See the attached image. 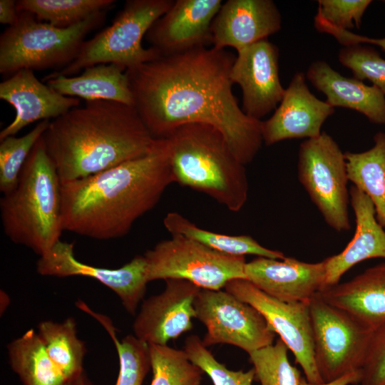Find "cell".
<instances>
[{
  "label": "cell",
  "instance_id": "7402d4cb",
  "mask_svg": "<svg viewBox=\"0 0 385 385\" xmlns=\"http://www.w3.org/2000/svg\"><path fill=\"white\" fill-rule=\"evenodd\" d=\"M306 78L327 98L332 107L356 111L373 123L385 124V94L375 86H368L354 77L344 76L324 61L313 62Z\"/></svg>",
  "mask_w": 385,
  "mask_h": 385
},
{
  "label": "cell",
  "instance_id": "ac0fdd59",
  "mask_svg": "<svg viewBox=\"0 0 385 385\" xmlns=\"http://www.w3.org/2000/svg\"><path fill=\"white\" fill-rule=\"evenodd\" d=\"M246 278L267 294L283 302H309L326 288L325 263L292 257H257L245 267Z\"/></svg>",
  "mask_w": 385,
  "mask_h": 385
},
{
  "label": "cell",
  "instance_id": "603a6c76",
  "mask_svg": "<svg viewBox=\"0 0 385 385\" xmlns=\"http://www.w3.org/2000/svg\"><path fill=\"white\" fill-rule=\"evenodd\" d=\"M319 295L374 330L385 322V262L351 280L327 287Z\"/></svg>",
  "mask_w": 385,
  "mask_h": 385
},
{
  "label": "cell",
  "instance_id": "e0dca14e",
  "mask_svg": "<svg viewBox=\"0 0 385 385\" xmlns=\"http://www.w3.org/2000/svg\"><path fill=\"white\" fill-rule=\"evenodd\" d=\"M222 0H174L145 38L161 55L185 52L211 44L210 26Z\"/></svg>",
  "mask_w": 385,
  "mask_h": 385
},
{
  "label": "cell",
  "instance_id": "9c48e42d",
  "mask_svg": "<svg viewBox=\"0 0 385 385\" xmlns=\"http://www.w3.org/2000/svg\"><path fill=\"white\" fill-rule=\"evenodd\" d=\"M298 178L326 223L341 232L351 228L344 153L326 132L299 146Z\"/></svg>",
  "mask_w": 385,
  "mask_h": 385
},
{
  "label": "cell",
  "instance_id": "4dcf8cb0",
  "mask_svg": "<svg viewBox=\"0 0 385 385\" xmlns=\"http://www.w3.org/2000/svg\"><path fill=\"white\" fill-rule=\"evenodd\" d=\"M153 379L150 385H200L201 369L184 350L149 344Z\"/></svg>",
  "mask_w": 385,
  "mask_h": 385
},
{
  "label": "cell",
  "instance_id": "3957f363",
  "mask_svg": "<svg viewBox=\"0 0 385 385\" xmlns=\"http://www.w3.org/2000/svg\"><path fill=\"white\" fill-rule=\"evenodd\" d=\"M42 138L61 183L143 156L157 141L134 106L104 100L86 101L52 120Z\"/></svg>",
  "mask_w": 385,
  "mask_h": 385
},
{
  "label": "cell",
  "instance_id": "d4e9b609",
  "mask_svg": "<svg viewBox=\"0 0 385 385\" xmlns=\"http://www.w3.org/2000/svg\"><path fill=\"white\" fill-rule=\"evenodd\" d=\"M374 145L361 153H344L349 181L374 204L379 223L385 227V133L374 137Z\"/></svg>",
  "mask_w": 385,
  "mask_h": 385
},
{
  "label": "cell",
  "instance_id": "6da1fadb",
  "mask_svg": "<svg viewBox=\"0 0 385 385\" xmlns=\"http://www.w3.org/2000/svg\"><path fill=\"white\" fill-rule=\"evenodd\" d=\"M236 58L225 48L200 47L160 55L125 70L133 106L155 139L177 128L205 123L219 130L245 165L262 148V120L244 113L232 92Z\"/></svg>",
  "mask_w": 385,
  "mask_h": 385
},
{
  "label": "cell",
  "instance_id": "ba28073f",
  "mask_svg": "<svg viewBox=\"0 0 385 385\" xmlns=\"http://www.w3.org/2000/svg\"><path fill=\"white\" fill-rule=\"evenodd\" d=\"M143 255L149 282L180 279L201 289L220 290L232 279H247L245 257L220 252L180 235L157 243Z\"/></svg>",
  "mask_w": 385,
  "mask_h": 385
},
{
  "label": "cell",
  "instance_id": "7c38bea8",
  "mask_svg": "<svg viewBox=\"0 0 385 385\" xmlns=\"http://www.w3.org/2000/svg\"><path fill=\"white\" fill-rule=\"evenodd\" d=\"M224 289L262 314L274 333L291 350L307 381L324 382L314 359L309 302H286L277 299L246 279H232Z\"/></svg>",
  "mask_w": 385,
  "mask_h": 385
},
{
  "label": "cell",
  "instance_id": "5b68a950",
  "mask_svg": "<svg viewBox=\"0 0 385 385\" xmlns=\"http://www.w3.org/2000/svg\"><path fill=\"white\" fill-rule=\"evenodd\" d=\"M0 210L6 235L40 257L61 240V183L42 136L29 155L15 188L1 197Z\"/></svg>",
  "mask_w": 385,
  "mask_h": 385
},
{
  "label": "cell",
  "instance_id": "83f0119b",
  "mask_svg": "<svg viewBox=\"0 0 385 385\" xmlns=\"http://www.w3.org/2000/svg\"><path fill=\"white\" fill-rule=\"evenodd\" d=\"M46 350L66 380L83 372L86 347L77 336L76 324L72 317L62 322L42 321L38 326Z\"/></svg>",
  "mask_w": 385,
  "mask_h": 385
},
{
  "label": "cell",
  "instance_id": "44dd1931",
  "mask_svg": "<svg viewBox=\"0 0 385 385\" xmlns=\"http://www.w3.org/2000/svg\"><path fill=\"white\" fill-rule=\"evenodd\" d=\"M349 196L355 215L354 235L340 253L324 260L326 287L338 284L346 272L361 262L385 259V231L376 219L373 202L354 185L349 189Z\"/></svg>",
  "mask_w": 385,
  "mask_h": 385
},
{
  "label": "cell",
  "instance_id": "30bf717a",
  "mask_svg": "<svg viewBox=\"0 0 385 385\" xmlns=\"http://www.w3.org/2000/svg\"><path fill=\"white\" fill-rule=\"evenodd\" d=\"M314 359L324 382L361 369L372 334L317 293L309 301Z\"/></svg>",
  "mask_w": 385,
  "mask_h": 385
},
{
  "label": "cell",
  "instance_id": "484cf974",
  "mask_svg": "<svg viewBox=\"0 0 385 385\" xmlns=\"http://www.w3.org/2000/svg\"><path fill=\"white\" fill-rule=\"evenodd\" d=\"M9 361L23 385H63L66 381L33 329L7 346Z\"/></svg>",
  "mask_w": 385,
  "mask_h": 385
},
{
  "label": "cell",
  "instance_id": "d6986e66",
  "mask_svg": "<svg viewBox=\"0 0 385 385\" xmlns=\"http://www.w3.org/2000/svg\"><path fill=\"white\" fill-rule=\"evenodd\" d=\"M0 98L16 111L14 120L0 132V140L36 121L53 120L81 103L79 98L62 95L40 81L30 69H21L2 81Z\"/></svg>",
  "mask_w": 385,
  "mask_h": 385
},
{
  "label": "cell",
  "instance_id": "4316f807",
  "mask_svg": "<svg viewBox=\"0 0 385 385\" xmlns=\"http://www.w3.org/2000/svg\"><path fill=\"white\" fill-rule=\"evenodd\" d=\"M163 224L171 235L189 237L224 254L243 257L253 255L278 260L285 257L282 252L262 246L250 235H228L202 229L177 212H168Z\"/></svg>",
  "mask_w": 385,
  "mask_h": 385
},
{
  "label": "cell",
  "instance_id": "836d02e7",
  "mask_svg": "<svg viewBox=\"0 0 385 385\" xmlns=\"http://www.w3.org/2000/svg\"><path fill=\"white\" fill-rule=\"evenodd\" d=\"M189 359L211 379L214 385H252L254 369L232 371L220 363L197 335L185 339L184 349Z\"/></svg>",
  "mask_w": 385,
  "mask_h": 385
},
{
  "label": "cell",
  "instance_id": "2e32d148",
  "mask_svg": "<svg viewBox=\"0 0 385 385\" xmlns=\"http://www.w3.org/2000/svg\"><path fill=\"white\" fill-rule=\"evenodd\" d=\"M306 79L303 72H297L273 115L262 121L266 145L287 139L316 138L322 133L326 120L334 113V107L310 91Z\"/></svg>",
  "mask_w": 385,
  "mask_h": 385
},
{
  "label": "cell",
  "instance_id": "9a60e30c",
  "mask_svg": "<svg viewBox=\"0 0 385 385\" xmlns=\"http://www.w3.org/2000/svg\"><path fill=\"white\" fill-rule=\"evenodd\" d=\"M165 281L163 292L143 302L133 324L134 335L148 344L167 345L193 327L194 302L201 288L184 279Z\"/></svg>",
  "mask_w": 385,
  "mask_h": 385
},
{
  "label": "cell",
  "instance_id": "d6a6232c",
  "mask_svg": "<svg viewBox=\"0 0 385 385\" xmlns=\"http://www.w3.org/2000/svg\"><path fill=\"white\" fill-rule=\"evenodd\" d=\"M288 347L279 338L271 345L249 354L260 385H300L302 376L288 359Z\"/></svg>",
  "mask_w": 385,
  "mask_h": 385
},
{
  "label": "cell",
  "instance_id": "8992f818",
  "mask_svg": "<svg viewBox=\"0 0 385 385\" xmlns=\"http://www.w3.org/2000/svg\"><path fill=\"white\" fill-rule=\"evenodd\" d=\"M107 11L66 29L39 21L29 12H19L17 21L0 36V73L64 68L75 59L86 36L104 22Z\"/></svg>",
  "mask_w": 385,
  "mask_h": 385
},
{
  "label": "cell",
  "instance_id": "60d3db41",
  "mask_svg": "<svg viewBox=\"0 0 385 385\" xmlns=\"http://www.w3.org/2000/svg\"><path fill=\"white\" fill-rule=\"evenodd\" d=\"M63 385H96L86 376L85 372H83L79 376L67 380Z\"/></svg>",
  "mask_w": 385,
  "mask_h": 385
},
{
  "label": "cell",
  "instance_id": "4fadbf2b",
  "mask_svg": "<svg viewBox=\"0 0 385 385\" xmlns=\"http://www.w3.org/2000/svg\"><path fill=\"white\" fill-rule=\"evenodd\" d=\"M36 271L43 276H83L96 279L113 291L130 314H135L146 292L148 265L144 255H137L115 269L92 266L78 260L73 244L58 241L36 262Z\"/></svg>",
  "mask_w": 385,
  "mask_h": 385
},
{
  "label": "cell",
  "instance_id": "ffe728a7",
  "mask_svg": "<svg viewBox=\"0 0 385 385\" xmlns=\"http://www.w3.org/2000/svg\"><path fill=\"white\" fill-rule=\"evenodd\" d=\"M282 28V16L272 0H227L210 26L211 44L240 51L267 39Z\"/></svg>",
  "mask_w": 385,
  "mask_h": 385
},
{
  "label": "cell",
  "instance_id": "d590c367",
  "mask_svg": "<svg viewBox=\"0 0 385 385\" xmlns=\"http://www.w3.org/2000/svg\"><path fill=\"white\" fill-rule=\"evenodd\" d=\"M316 17L337 28L349 30L361 26L371 0H319Z\"/></svg>",
  "mask_w": 385,
  "mask_h": 385
},
{
  "label": "cell",
  "instance_id": "1f68e13d",
  "mask_svg": "<svg viewBox=\"0 0 385 385\" xmlns=\"http://www.w3.org/2000/svg\"><path fill=\"white\" fill-rule=\"evenodd\" d=\"M49 122H38L23 136H9L0 140V191L3 195L11 192L16 186L29 155L47 129Z\"/></svg>",
  "mask_w": 385,
  "mask_h": 385
},
{
  "label": "cell",
  "instance_id": "8d00e7d4",
  "mask_svg": "<svg viewBox=\"0 0 385 385\" xmlns=\"http://www.w3.org/2000/svg\"><path fill=\"white\" fill-rule=\"evenodd\" d=\"M361 371V385H385V322L372 331Z\"/></svg>",
  "mask_w": 385,
  "mask_h": 385
},
{
  "label": "cell",
  "instance_id": "52a82bcc",
  "mask_svg": "<svg viewBox=\"0 0 385 385\" xmlns=\"http://www.w3.org/2000/svg\"><path fill=\"white\" fill-rule=\"evenodd\" d=\"M173 2L174 0H127L110 26L83 42L71 63L48 76H71L100 63H113L126 70L155 59L160 53L153 47L145 48L142 40Z\"/></svg>",
  "mask_w": 385,
  "mask_h": 385
},
{
  "label": "cell",
  "instance_id": "ab89813d",
  "mask_svg": "<svg viewBox=\"0 0 385 385\" xmlns=\"http://www.w3.org/2000/svg\"><path fill=\"white\" fill-rule=\"evenodd\" d=\"M361 379V371H357L346 374L339 379L330 382L312 384L307 381L304 377L302 378L300 385H350L360 384Z\"/></svg>",
  "mask_w": 385,
  "mask_h": 385
},
{
  "label": "cell",
  "instance_id": "7a4b0ae2",
  "mask_svg": "<svg viewBox=\"0 0 385 385\" xmlns=\"http://www.w3.org/2000/svg\"><path fill=\"white\" fill-rule=\"evenodd\" d=\"M172 183L168 141L157 139L143 156L61 183L63 230L96 240L123 237Z\"/></svg>",
  "mask_w": 385,
  "mask_h": 385
},
{
  "label": "cell",
  "instance_id": "e575fe53",
  "mask_svg": "<svg viewBox=\"0 0 385 385\" xmlns=\"http://www.w3.org/2000/svg\"><path fill=\"white\" fill-rule=\"evenodd\" d=\"M338 59L354 78L369 80L385 94V59L374 48L354 44L341 48Z\"/></svg>",
  "mask_w": 385,
  "mask_h": 385
},
{
  "label": "cell",
  "instance_id": "74e56055",
  "mask_svg": "<svg viewBox=\"0 0 385 385\" xmlns=\"http://www.w3.org/2000/svg\"><path fill=\"white\" fill-rule=\"evenodd\" d=\"M315 29L322 33L331 34L344 46L369 43L380 47L385 52V37L374 38L352 33L349 30L341 29L330 25L326 21L315 17L314 20Z\"/></svg>",
  "mask_w": 385,
  "mask_h": 385
},
{
  "label": "cell",
  "instance_id": "cb8c5ba5",
  "mask_svg": "<svg viewBox=\"0 0 385 385\" xmlns=\"http://www.w3.org/2000/svg\"><path fill=\"white\" fill-rule=\"evenodd\" d=\"M76 76H46L53 89L66 96L86 101L104 100L133 106L134 101L125 69L113 63L86 68Z\"/></svg>",
  "mask_w": 385,
  "mask_h": 385
},
{
  "label": "cell",
  "instance_id": "f35d334b",
  "mask_svg": "<svg viewBox=\"0 0 385 385\" xmlns=\"http://www.w3.org/2000/svg\"><path fill=\"white\" fill-rule=\"evenodd\" d=\"M19 11L16 9V1L1 0L0 1V23L14 25L18 20Z\"/></svg>",
  "mask_w": 385,
  "mask_h": 385
},
{
  "label": "cell",
  "instance_id": "f1b7e54d",
  "mask_svg": "<svg viewBox=\"0 0 385 385\" xmlns=\"http://www.w3.org/2000/svg\"><path fill=\"white\" fill-rule=\"evenodd\" d=\"M76 306L96 319L113 340L119 361V372L115 385H142L151 368L149 344L131 334L120 340L108 317L94 312L84 302H76Z\"/></svg>",
  "mask_w": 385,
  "mask_h": 385
},
{
  "label": "cell",
  "instance_id": "277c9868",
  "mask_svg": "<svg viewBox=\"0 0 385 385\" xmlns=\"http://www.w3.org/2000/svg\"><path fill=\"white\" fill-rule=\"evenodd\" d=\"M166 138L174 182L206 194L232 212L244 207L249 192L245 165L219 130L188 123Z\"/></svg>",
  "mask_w": 385,
  "mask_h": 385
},
{
  "label": "cell",
  "instance_id": "8fae6325",
  "mask_svg": "<svg viewBox=\"0 0 385 385\" xmlns=\"http://www.w3.org/2000/svg\"><path fill=\"white\" fill-rule=\"evenodd\" d=\"M194 307L207 329L202 340L206 347L227 344L249 354L274 343L276 334L262 314L226 290L201 289Z\"/></svg>",
  "mask_w": 385,
  "mask_h": 385
},
{
  "label": "cell",
  "instance_id": "5bb4252c",
  "mask_svg": "<svg viewBox=\"0 0 385 385\" xmlns=\"http://www.w3.org/2000/svg\"><path fill=\"white\" fill-rule=\"evenodd\" d=\"M279 49L267 38L237 52L230 72L242 90V109L260 119L275 110L285 91L279 79Z\"/></svg>",
  "mask_w": 385,
  "mask_h": 385
},
{
  "label": "cell",
  "instance_id": "f546056e",
  "mask_svg": "<svg viewBox=\"0 0 385 385\" xmlns=\"http://www.w3.org/2000/svg\"><path fill=\"white\" fill-rule=\"evenodd\" d=\"M114 0H19V12L34 14L39 21L66 29L75 26L92 14L109 9Z\"/></svg>",
  "mask_w": 385,
  "mask_h": 385
}]
</instances>
